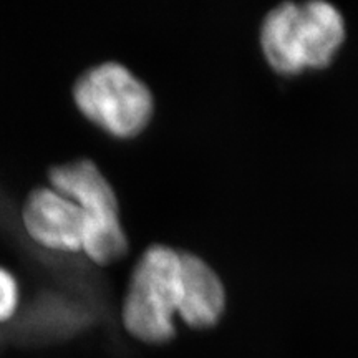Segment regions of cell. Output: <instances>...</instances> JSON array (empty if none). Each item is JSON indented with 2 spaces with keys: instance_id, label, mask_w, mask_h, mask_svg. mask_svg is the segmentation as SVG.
Returning <instances> with one entry per match:
<instances>
[{
  "instance_id": "4",
  "label": "cell",
  "mask_w": 358,
  "mask_h": 358,
  "mask_svg": "<svg viewBox=\"0 0 358 358\" xmlns=\"http://www.w3.org/2000/svg\"><path fill=\"white\" fill-rule=\"evenodd\" d=\"M53 189L75 201L87 216L83 252L93 262L111 264L128 250L113 187L90 159L53 166L48 173Z\"/></svg>"
},
{
  "instance_id": "6",
  "label": "cell",
  "mask_w": 358,
  "mask_h": 358,
  "mask_svg": "<svg viewBox=\"0 0 358 358\" xmlns=\"http://www.w3.org/2000/svg\"><path fill=\"white\" fill-rule=\"evenodd\" d=\"M226 308V289L204 259L181 252V302L178 317L192 329L216 325Z\"/></svg>"
},
{
  "instance_id": "3",
  "label": "cell",
  "mask_w": 358,
  "mask_h": 358,
  "mask_svg": "<svg viewBox=\"0 0 358 358\" xmlns=\"http://www.w3.org/2000/svg\"><path fill=\"white\" fill-rule=\"evenodd\" d=\"M73 98L90 122L116 138L140 134L155 110L150 88L113 62L85 71L75 83Z\"/></svg>"
},
{
  "instance_id": "5",
  "label": "cell",
  "mask_w": 358,
  "mask_h": 358,
  "mask_svg": "<svg viewBox=\"0 0 358 358\" xmlns=\"http://www.w3.org/2000/svg\"><path fill=\"white\" fill-rule=\"evenodd\" d=\"M25 229L45 248L60 252L83 250L87 216L83 209L66 196L50 187H38L25 201Z\"/></svg>"
},
{
  "instance_id": "7",
  "label": "cell",
  "mask_w": 358,
  "mask_h": 358,
  "mask_svg": "<svg viewBox=\"0 0 358 358\" xmlns=\"http://www.w3.org/2000/svg\"><path fill=\"white\" fill-rule=\"evenodd\" d=\"M19 303V287L10 272L0 267V322L10 319Z\"/></svg>"
},
{
  "instance_id": "1",
  "label": "cell",
  "mask_w": 358,
  "mask_h": 358,
  "mask_svg": "<svg viewBox=\"0 0 358 358\" xmlns=\"http://www.w3.org/2000/svg\"><path fill=\"white\" fill-rule=\"evenodd\" d=\"M345 42V20L332 3L284 2L267 13L261 47L267 64L282 75L329 66Z\"/></svg>"
},
{
  "instance_id": "2",
  "label": "cell",
  "mask_w": 358,
  "mask_h": 358,
  "mask_svg": "<svg viewBox=\"0 0 358 358\" xmlns=\"http://www.w3.org/2000/svg\"><path fill=\"white\" fill-rule=\"evenodd\" d=\"M181 302V252L163 244L148 248L134 266L123 302V325L145 343L173 338Z\"/></svg>"
}]
</instances>
